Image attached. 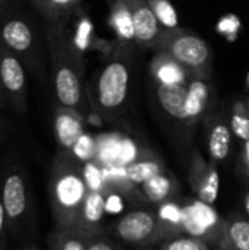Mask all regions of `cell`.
<instances>
[{"label":"cell","instance_id":"obj_1","mask_svg":"<svg viewBox=\"0 0 249 250\" xmlns=\"http://www.w3.org/2000/svg\"><path fill=\"white\" fill-rule=\"evenodd\" d=\"M45 42L57 101L63 107L79 110L84 104L85 63L82 54L56 22L48 25Z\"/></svg>","mask_w":249,"mask_h":250},{"label":"cell","instance_id":"obj_2","mask_svg":"<svg viewBox=\"0 0 249 250\" xmlns=\"http://www.w3.org/2000/svg\"><path fill=\"white\" fill-rule=\"evenodd\" d=\"M63 151L59 154L51 176V204L57 224L63 230H76L82 205L90 193L84 170L76 158Z\"/></svg>","mask_w":249,"mask_h":250},{"label":"cell","instance_id":"obj_3","mask_svg":"<svg viewBox=\"0 0 249 250\" xmlns=\"http://www.w3.org/2000/svg\"><path fill=\"white\" fill-rule=\"evenodd\" d=\"M129 85L131 57L126 50H120L94 76L90 86L92 107L103 116L120 113L129 95Z\"/></svg>","mask_w":249,"mask_h":250},{"label":"cell","instance_id":"obj_4","mask_svg":"<svg viewBox=\"0 0 249 250\" xmlns=\"http://www.w3.org/2000/svg\"><path fill=\"white\" fill-rule=\"evenodd\" d=\"M0 44L12 51L41 83L47 81L44 48L34 25L21 15H4L0 18Z\"/></svg>","mask_w":249,"mask_h":250},{"label":"cell","instance_id":"obj_5","mask_svg":"<svg viewBox=\"0 0 249 250\" xmlns=\"http://www.w3.org/2000/svg\"><path fill=\"white\" fill-rule=\"evenodd\" d=\"M156 50L176 59L195 78L208 79L213 70V54L208 44L198 35L182 29H163Z\"/></svg>","mask_w":249,"mask_h":250},{"label":"cell","instance_id":"obj_6","mask_svg":"<svg viewBox=\"0 0 249 250\" xmlns=\"http://www.w3.org/2000/svg\"><path fill=\"white\" fill-rule=\"evenodd\" d=\"M113 231L119 239L135 246H151L167 239L157 214L145 209L131 211L120 217Z\"/></svg>","mask_w":249,"mask_h":250},{"label":"cell","instance_id":"obj_7","mask_svg":"<svg viewBox=\"0 0 249 250\" xmlns=\"http://www.w3.org/2000/svg\"><path fill=\"white\" fill-rule=\"evenodd\" d=\"M225 218H222L213 205H208L200 199L183 205L182 215V233L198 239H203L213 246H219L223 233Z\"/></svg>","mask_w":249,"mask_h":250},{"label":"cell","instance_id":"obj_8","mask_svg":"<svg viewBox=\"0 0 249 250\" xmlns=\"http://www.w3.org/2000/svg\"><path fill=\"white\" fill-rule=\"evenodd\" d=\"M0 83L6 103L18 113H26V76L21 60L0 44Z\"/></svg>","mask_w":249,"mask_h":250},{"label":"cell","instance_id":"obj_9","mask_svg":"<svg viewBox=\"0 0 249 250\" xmlns=\"http://www.w3.org/2000/svg\"><path fill=\"white\" fill-rule=\"evenodd\" d=\"M188 180L197 199L213 205L219 198L220 174L214 161H207L200 152H195L189 163Z\"/></svg>","mask_w":249,"mask_h":250},{"label":"cell","instance_id":"obj_10","mask_svg":"<svg viewBox=\"0 0 249 250\" xmlns=\"http://www.w3.org/2000/svg\"><path fill=\"white\" fill-rule=\"evenodd\" d=\"M205 120V138H207V148L211 161L222 163L226 161L230 154L232 146V127L230 122L223 114V111H210Z\"/></svg>","mask_w":249,"mask_h":250},{"label":"cell","instance_id":"obj_11","mask_svg":"<svg viewBox=\"0 0 249 250\" xmlns=\"http://www.w3.org/2000/svg\"><path fill=\"white\" fill-rule=\"evenodd\" d=\"M126 3L132 13L135 42L141 47L156 50L163 28L148 4V0H126Z\"/></svg>","mask_w":249,"mask_h":250},{"label":"cell","instance_id":"obj_12","mask_svg":"<svg viewBox=\"0 0 249 250\" xmlns=\"http://www.w3.org/2000/svg\"><path fill=\"white\" fill-rule=\"evenodd\" d=\"M54 133L63 151H70L76 141L85 133L84 119L79 110L60 105L54 113Z\"/></svg>","mask_w":249,"mask_h":250},{"label":"cell","instance_id":"obj_13","mask_svg":"<svg viewBox=\"0 0 249 250\" xmlns=\"http://www.w3.org/2000/svg\"><path fill=\"white\" fill-rule=\"evenodd\" d=\"M150 73L157 85H188L191 73L170 54L158 51L150 63Z\"/></svg>","mask_w":249,"mask_h":250},{"label":"cell","instance_id":"obj_14","mask_svg":"<svg viewBox=\"0 0 249 250\" xmlns=\"http://www.w3.org/2000/svg\"><path fill=\"white\" fill-rule=\"evenodd\" d=\"M186 95V126H194L204 120L210 113L211 86L208 79L191 76Z\"/></svg>","mask_w":249,"mask_h":250},{"label":"cell","instance_id":"obj_15","mask_svg":"<svg viewBox=\"0 0 249 250\" xmlns=\"http://www.w3.org/2000/svg\"><path fill=\"white\" fill-rule=\"evenodd\" d=\"M107 211V199L103 190H90L76 226V231H81L87 236H97L100 231L101 221Z\"/></svg>","mask_w":249,"mask_h":250},{"label":"cell","instance_id":"obj_16","mask_svg":"<svg viewBox=\"0 0 249 250\" xmlns=\"http://www.w3.org/2000/svg\"><path fill=\"white\" fill-rule=\"evenodd\" d=\"M141 195L144 199L154 205H161L167 201H173L179 190L178 180L166 170L145 183L139 185Z\"/></svg>","mask_w":249,"mask_h":250},{"label":"cell","instance_id":"obj_17","mask_svg":"<svg viewBox=\"0 0 249 250\" xmlns=\"http://www.w3.org/2000/svg\"><path fill=\"white\" fill-rule=\"evenodd\" d=\"M186 85H157V98L161 108L176 122L186 126Z\"/></svg>","mask_w":249,"mask_h":250},{"label":"cell","instance_id":"obj_18","mask_svg":"<svg viewBox=\"0 0 249 250\" xmlns=\"http://www.w3.org/2000/svg\"><path fill=\"white\" fill-rule=\"evenodd\" d=\"M217 250H249V218H226Z\"/></svg>","mask_w":249,"mask_h":250},{"label":"cell","instance_id":"obj_19","mask_svg":"<svg viewBox=\"0 0 249 250\" xmlns=\"http://www.w3.org/2000/svg\"><path fill=\"white\" fill-rule=\"evenodd\" d=\"M166 170V164L158 155H156L154 152H145L126 166L125 174L129 183L139 186Z\"/></svg>","mask_w":249,"mask_h":250},{"label":"cell","instance_id":"obj_20","mask_svg":"<svg viewBox=\"0 0 249 250\" xmlns=\"http://www.w3.org/2000/svg\"><path fill=\"white\" fill-rule=\"evenodd\" d=\"M1 202L6 211V215L12 220L19 218L26 208V193L25 185L19 174H10L3 183Z\"/></svg>","mask_w":249,"mask_h":250},{"label":"cell","instance_id":"obj_21","mask_svg":"<svg viewBox=\"0 0 249 250\" xmlns=\"http://www.w3.org/2000/svg\"><path fill=\"white\" fill-rule=\"evenodd\" d=\"M110 25L122 42L135 41L134 21L126 0H113L110 7Z\"/></svg>","mask_w":249,"mask_h":250},{"label":"cell","instance_id":"obj_22","mask_svg":"<svg viewBox=\"0 0 249 250\" xmlns=\"http://www.w3.org/2000/svg\"><path fill=\"white\" fill-rule=\"evenodd\" d=\"M182 215H183V207H181L175 201H167L158 205L157 218L167 239L183 234L182 233Z\"/></svg>","mask_w":249,"mask_h":250},{"label":"cell","instance_id":"obj_23","mask_svg":"<svg viewBox=\"0 0 249 250\" xmlns=\"http://www.w3.org/2000/svg\"><path fill=\"white\" fill-rule=\"evenodd\" d=\"M88 242L90 236L81 231L60 229V231L53 237L51 250H87Z\"/></svg>","mask_w":249,"mask_h":250},{"label":"cell","instance_id":"obj_24","mask_svg":"<svg viewBox=\"0 0 249 250\" xmlns=\"http://www.w3.org/2000/svg\"><path fill=\"white\" fill-rule=\"evenodd\" d=\"M158 250H217L211 243L189 236V234H179L170 239L163 240L158 245Z\"/></svg>","mask_w":249,"mask_h":250},{"label":"cell","instance_id":"obj_25","mask_svg":"<svg viewBox=\"0 0 249 250\" xmlns=\"http://www.w3.org/2000/svg\"><path fill=\"white\" fill-rule=\"evenodd\" d=\"M229 122L235 136H238L244 142L249 141V110L245 103L236 101L233 104Z\"/></svg>","mask_w":249,"mask_h":250},{"label":"cell","instance_id":"obj_26","mask_svg":"<svg viewBox=\"0 0 249 250\" xmlns=\"http://www.w3.org/2000/svg\"><path fill=\"white\" fill-rule=\"evenodd\" d=\"M157 21L160 22L163 29H175L179 28L178 12L169 0H148Z\"/></svg>","mask_w":249,"mask_h":250},{"label":"cell","instance_id":"obj_27","mask_svg":"<svg viewBox=\"0 0 249 250\" xmlns=\"http://www.w3.org/2000/svg\"><path fill=\"white\" fill-rule=\"evenodd\" d=\"M78 161H84V163H90L95 158V154H97V142L95 139L88 135V133H84L78 141L76 144L73 145V148L69 151Z\"/></svg>","mask_w":249,"mask_h":250},{"label":"cell","instance_id":"obj_28","mask_svg":"<svg viewBox=\"0 0 249 250\" xmlns=\"http://www.w3.org/2000/svg\"><path fill=\"white\" fill-rule=\"evenodd\" d=\"M81 0H45L43 6V13L51 21L56 22L60 16L70 12Z\"/></svg>","mask_w":249,"mask_h":250},{"label":"cell","instance_id":"obj_29","mask_svg":"<svg viewBox=\"0 0 249 250\" xmlns=\"http://www.w3.org/2000/svg\"><path fill=\"white\" fill-rule=\"evenodd\" d=\"M84 176L87 180V185L90 188V190H103V179H101V171L94 166L92 161L85 163L84 167Z\"/></svg>","mask_w":249,"mask_h":250},{"label":"cell","instance_id":"obj_30","mask_svg":"<svg viewBox=\"0 0 249 250\" xmlns=\"http://www.w3.org/2000/svg\"><path fill=\"white\" fill-rule=\"evenodd\" d=\"M87 250H116V249H114V246H112L107 240H103V239H98L97 236H92V237H90V242H88Z\"/></svg>","mask_w":249,"mask_h":250},{"label":"cell","instance_id":"obj_31","mask_svg":"<svg viewBox=\"0 0 249 250\" xmlns=\"http://www.w3.org/2000/svg\"><path fill=\"white\" fill-rule=\"evenodd\" d=\"M241 171L249 177V141L244 142L242 154H241Z\"/></svg>","mask_w":249,"mask_h":250},{"label":"cell","instance_id":"obj_32","mask_svg":"<svg viewBox=\"0 0 249 250\" xmlns=\"http://www.w3.org/2000/svg\"><path fill=\"white\" fill-rule=\"evenodd\" d=\"M4 215H6V211H4L3 202H0V231H1L3 224H4Z\"/></svg>","mask_w":249,"mask_h":250},{"label":"cell","instance_id":"obj_33","mask_svg":"<svg viewBox=\"0 0 249 250\" xmlns=\"http://www.w3.org/2000/svg\"><path fill=\"white\" fill-rule=\"evenodd\" d=\"M7 3H9V0H0V18H3L4 15H7V13H4Z\"/></svg>","mask_w":249,"mask_h":250},{"label":"cell","instance_id":"obj_34","mask_svg":"<svg viewBox=\"0 0 249 250\" xmlns=\"http://www.w3.org/2000/svg\"><path fill=\"white\" fill-rule=\"evenodd\" d=\"M7 103H6V97L3 94V89H1V83H0V107H4Z\"/></svg>","mask_w":249,"mask_h":250},{"label":"cell","instance_id":"obj_35","mask_svg":"<svg viewBox=\"0 0 249 250\" xmlns=\"http://www.w3.org/2000/svg\"><path fill=\"white\" fill-rule=\"evenodd\" d=\"M244 208H245V212L248 214V217H249V192L245 195V199H244Z\"/></svg>","mask_w":249,"mask_h":250},{"label":"cell","instance_id":"obj_36","mask_svg":"<svg viewBox=\"0 0 249 250\" xmlns=\"http://www.w3.org/2000/svg\"><path fill=\"white\" fill-rule=\"evenodd\" d=\"M31 1L35 4V7H37V9L43 10V6H44V1H45V0H31Z\"/></svg>","mask_w":249,"mask_h":250},{"label":"cell","instance_id":"obj_37","mask_svg":"<svg viewBox=\"0 0 249 250\" xmlns=\"http://www.w3.org/2000/svg\"><path fill=\"white\" fill-rule=\"evenodd\" d=\"M247 105H248V110H249V100H248V103H247Z\"/></svg>","mask_w":249,"mask_h":250},{"label":"cell","instance_id":"obj_38","mask_svg":"<svg viewBox=\"0 0 249 250\" xmlns=\"http://www.w3.org/2000/svg\"><path fill=\"white\" fill-rule=\"evenodd\" d=\"M248 86H249V76H248Z\"/></svg>","mask_w":249,"mask_h":250},{"label":"cell","instance_id":"obj_39","mask_svg":"<svg viewBox=\"0 0 249 250\" xmlns=\"http://www.w3.org/2000/svg\"><path fill=\"white\" fill-rule=\"evenodd\" d=\"M31 250H37V249H31Z\"/></svg>","mask_w":249,"mask_h":250}]
</instances>
